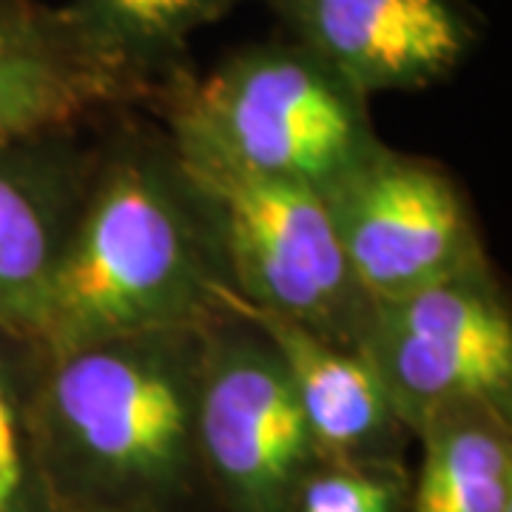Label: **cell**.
Masks as SVG:
<instances>
[{"instance_id":"cell-1","label":"cell","mask_w":512,"mask_h":512,"mask_svg":"<svg viewBox=\"0 0 512 512\" xmlns=\"http://www.w3.org/2000/svg\"><path fill=\"white\" fill-rule=\"evenodd\" d=\"M205 328L32 348L23 444L52 510L165 512L194 487Z\"/></svg>"},{"instance_id":"cell-2","label":"cell","mask_w":512,"mask_h":512,"mask_svg":"<svg viewBox=\"0 0 512 512\" xmlns=\"http://www.w3.org/2000/svg\"><path fill=\"white\" fill-rule=\"evenodd\" d=\"M228 285L205 202L168 134L123 131L92 177L29 345L37 353L140 330L208 325Z\"/></svg>"},{"instance_id":"cell-3","label":"cell","mask_w":512,"mask_h":512,"mask_svg":"<svg viewBox=\"0 0 512 512\" xmlns=\"http://www.w3.org/2000/svg\"><path fill=\"white\" fill-rule=\"evenodd\" d=\"M148 106L168 134L322 197L379 143L365 94L285 35L245 43L205 74L185 66Z\"/></svg>"},{"instance_id":"cell-4","label":"cell","mask_w":512,"mask_h":512,"mask_svg":"<svg viewBox=\"0 0 512 512\" xmlns=\"http://www.w3.org/2000/svg\"><path fill=\"white\" fill-rule=\"evenodd\" d=\"M168 140L205 202L228 288L251 305L356 345L370 302L350 276L322 194L248 171L200 140Z\"/></svg>"},{"instance_id":"cell-5","label":"cell","mask_w":512,"mask_h":512,"mask_svg":"<svg viewBox=\"0 0 512 512\" xmlns=\"http://www.w3.org/2000/svg\"><path fill=\"white\" fill-rule=\"evenodd\" d=\"M356 348L413 433L450 407L512 410V311L490 262L370 302Z\"/></svg>"},{"instance_id":"cell-6","label":"cell","mask_w":512,"mask_h":512,"mask_svg":"<svg viewBox=\"0 0 512 512\" xmlns=\"http://www.w3.org/2000/svg\"><path fill=\"white\" fill-rule=\"evenodd\" d=\"M197 456L228 512H288L319 461L279 356L259 330L228 311L205 328Z\"/></svg>"},{"instance_id":"cell-7","label":"cell","mask_w":512,"mask_h":512,"mask_svg":"<svg viewBox=\"0 0 512 512\" xmlns=\"http://www.w3.org/2000/svg\"><path fill=\"white\" fill-rule=\"evenodd\" d=\"M322 200L367 302L490 262L456 177L436 160L382 140Z\"/></svg>"},{"instance_id":"cell-8","label":"cell","mask_w":512,"mask_h":512,"mask_svg":"<svg viewBox=\"0 0 512 512\" xmlns=\"http://www.w3.org/2000/svg\"><path fill=\"white\" fill-rule=\"evenodd\" d=\"M291 37L370 100L421 92L461 69L481 40L464 0H262Z\"/></svg>"},{"instance_id":"cell-9","label":"cell","mask_w":512,"mask_h":512,"mask_svg":"<svg viewBox=\"0 0 512 512\" xmlns=\"http://www.w3.org/2000/svg\"><path fill=\"white\" fill-rule=\"evenodd\" d=\"M74 128L0 140V330L29 345L92 177Z\"/></svg>"},{"instance_id":"cell-10","label":"cell","mask_w":512,"mask_h":512,"mask_svg":"<svg viewBox=\"0 0 512 512\" xmlns=\"http://www.w3.org/2000/svg\"><path fill=\"white\" fill-rule=\"evenodd\" d=\"M140 103L146 89L97 52L66 6L0 0V140Z\"/></svg>"},{"instance_id":"cell-11","label":"cell","mask_w":512,"mask_h":512,"mask_svg":"<svg viewBox=\"0 0 512 512\" xmlns=\"http://www.w3.org/2000/svg\"><path fill=\"white\" fill-rule=\"evenodd\" d=\"M217 305L259 330L274 348L308 421L316 456L322 461L396 464L407 427L362 350L291 316L251 305L228 285L217 291Z\"/></svg>"},{"instance_id":"cell-12","label":"cell","mask_w":512,"mask_h":512,"mask_svg":"<svg viewBox=\"0 0 512 512\" xmlns=\"http://www.w3.org/2000/svg\"><path fill=\"white\" fill-rule=\"evenodd\" d=\"M421 467L413 512H512L510 413L450 407L416 430Z\"/></svg>"},{"instance_id":"cell-13","label":"cell","mask_w":512,"mask_h":512,"mask_svg":"<svg viewBox=\"0 0 512 512\" xmlns=\"http://www.w3.org/2000/svg\"><path fill=\"white\" fill-rule=\"evenodd\" d=\"M242 0H72L83 35L151 94L188 63L191 37L220 23ZM148 106V103H146Z\"/></svg>"},{"instance_id":"cell-14","label":"cell","mask_w":512,"mask_h":512,"mask_svg":"<svg viewBox=\"0 0 512 512\" xmlns=\"http://www.w3.org/2000/svg\"><path fill=\"white\" fill-rule=\"evenodd\" d=\"M288 512H404L396 464L316 461L296 487Z\"/></svg>"},{"instance_id":"cell-15","label":"cell","mask_w":512,"mask_h":512,"mask_svg":"<svg viewBox=\"0 0 512 512\" xmlns=\"http://www.w3.org/2000/svg\"><path fill=\"white\" fill-rule=\"evenodd\" d=\"M35 350L23 339L0 330V473H32L23 444V399ZM35 476V473H32Z\"/></svg>"},{"instance_id":"cell-16","label":"cell","mask_w":512,"mask_h":512,"mask_svg":"<svg viewBox=\"0 0 512 512\" xmlns=\"http://www.w3.org/2000/svg\"><path fill=\"white\" fill-rule=\"evenodd\" d=\"M0 512H55L32 473H0Z\"/></svg>"}]
</instances>
